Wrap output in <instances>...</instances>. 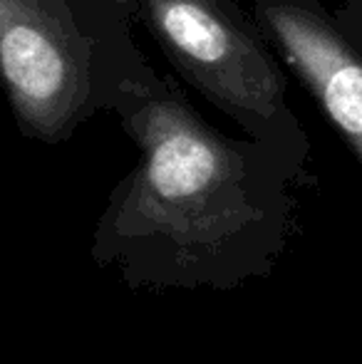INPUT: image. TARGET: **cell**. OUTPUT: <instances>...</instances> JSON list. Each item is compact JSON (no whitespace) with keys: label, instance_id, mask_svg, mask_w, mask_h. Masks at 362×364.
<instances>
[{"label":"cell","instance_id":"277c9868","mask_svg":"<svg viewBox=\"0 0 362 364\" xmlns=\"http://www.w3.org/2000/svg\"><path fill=\"white\" fill-rule=\"evenodd\" d=\"M335 18H338L340 28L353 38V43L362 48V0H343Z\"/></svg>","mask_w":362,"mask_h":364},{"label":"cell","instance_id":"3957f363","mask_svg":"<svg viewBox=\"0 0 362 364\" xmlns=\"http://www.w3.org/2000/svg\"><path fill=\"white\" fill-rule=\"evenodd\" d=\"M251 15L362 164V48L318 0H253Z\"/></svg>","mask_w":362,"mask_h":364},{"label":"cell","instance_id":"7a4b0ae2","mask_svg":"<svg viewBox=\"0 0 362 364\" xmlns=\"http://www.w3.org/2000/svg\"><path fill=\"white\" fill-rule=\"evenodd\" d=\"M137 23L181 80L251 139L305 159L308 136L273 45L236 0H139Z\"/></svg>","mask_w":362,"mask_h":364},{"label":"cell","instance_id":"5b68a950","mask_svg":"<svg viewBox=\"0 0 362 364\" xmlns=\"http://www.w3.org/2000/svg\"><path fill=\"white\" fill-rule=\"evenodd\" d=\"M107 3L117 5V8H122L124 13H129L134 20H137V15H139V0H107Z\"/></svg>","mask_w":362,"mask_h":364},{"label":"cell","instance_id":"6da1fadb","mask_svg":"<svg viewBox=\"0 0 362 364\" xmlns=\"http://www.w3.org/2000/svg\"><path fill=\"white\" fill-rule=\"evenodd\" d=\"M137 20L107 0H0V87L30 139L58 144L149 63Z\"/></svg>","mask_w":362,"mask_h":364}]
</instances>
